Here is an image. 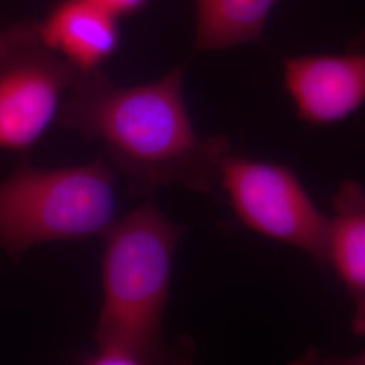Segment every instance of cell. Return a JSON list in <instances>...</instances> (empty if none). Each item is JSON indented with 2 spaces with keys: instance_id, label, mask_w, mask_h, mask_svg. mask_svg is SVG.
<instances>
[{
  "instance_id": "cell-4",
  "label": "cell",
  "mask_w": 365,
  "mask_h": 365,
  "mask_svg": "<svg viewBox=\"0 0 365 365\" xmlns=\"http://www.w3.org/2000/svg\"><path fill=\"white\" fill-rule=\"evenodd\" d=\"M218 184L247 229L327 265L330 217L317 207L291 168L230 153L222 163Z\"/></svg>"
},
{
  "instance_id": "cell-10",
  "label": "cell",
  "mask_w": 365,
  "mask_h": 365,
  "mask_svg": "<svg viewBox=\"0 0 365 365\" xmlns=\"http://www.w3.org/2000/svg\"><path fill=\"white\" fill-rule=\"evenodd\" d=\"M90 1L117 18L137 13L143 10L149 3V0H90Z\"/></svg>"
},
{
  "instance_id": "cell-7",
  "label": "cell",
  "mask_w": 365,
  "mask_h": 365,
  "mask_svg": "<svg viewBox=\"0 0 365 365\" xmlns=\"http://www.w3.org/2000/svg\"><path fill=\"white\" fill-rule=\"evenodd\" d=\"M117 16L90 0H61L38 22L41 37L78 72L101 69L119 46Z\"/></svg>"
},
{
  "instance_id": "cell-8",
  "label": "cell",
  "mask_w": 365,
  "mask_h": 365,
  "mask_svg": "<svg viewBox=\"0 0 365 365\" xmlns=\"http://www.w3.org/2000/svg\"><path fill=\"white\" fill-rule=\"evenodd\" d=\"M327 264L352 302L353 331L365 337V190L354 180L342 182L333 199Z\"/></svg>"
},
{
  "instance_id": "cell-11",
  "label": "cell",
  "mask_w": 365,
  "mask_h": 365,
  "mask_svg": "<svg viewBox=\"0 0 365 365\" xmlns=\"http://www.w3.org/2000/svg\"><path fill=\"white\" fill-rule=\"evenodd\" d=\"M327 364H341V365H365V349L361 352L356 353L352 356H344V357H331L327 359Z\"/></svg>"
},
{
  "instance_id": "cell-1",
  "label": "cell",
  "mask_w": 365,
  "mask_h": 365,
  "mask_svg": "<svg viewBox=\"0 0 365 365\" xmlns=\"http://www.w3.org/2000/svg\"><path fill=\"white\" fill-rule=\"evenodd\" d=\"M182 81V68L133 87L113 84L102 69L78 72L57 122L88 143L103 145L137 195L170 185L209 194L232 146L225 135L196 133Z\"/></svg>"
},
{
  "instance_id": "cell-5",
  "label": "cell",
  "mask_w": 365,
  "mask_h": 365,
  "mask_svg": "<svg viewBox=\"0 0 365 365\" xmlns=\"http://www.w3.org/2000/svg\"><path fill=\"white\" fill-rule=\"evenodd\" d=\"M76 73L46 46L38 22L0 29V150L25 152L38 143Z\"/></svg>"
},
{
  "instance_id": "cell-6",
  "label": "cell",
  "mask_w": 365,
  "mask_h": 365,
  "mask_svg": "<svg viewBox=\"0 0 365 365\" xmlns=\"http://www.w3.org/2000/svg\"><path fill=\"white\" fill-rule=\"evenodd\" d=\"M284 86L303 122L339 123L364 105L365 52L288 57Z\"/></svg>"
},
{
  "instance_id": "cell-12",
  "label": "cell",
  "mask_w": 365,
  "mask_h": 365,
  "mask_svg": "<svg viewBox=\"0 0 365 365\" xmlns=\"http://www.w3.org/2000/svg\"><path fill=\"white\" fill-rule=\"evenodd\" d=\"M349 51H357V52H365V30L357 37L354 38L352 43L349 45Z\"/></svg>"
},
{
  "instance_id": "cell-2",
  "label": "cell",
  "mask_w": 365,
  "mask_h": 365,
  "mask_svg": "<svg viewBox=\"0 0 365 365\" xmlns=\"http://www.w3.org/2000/svg\"><path fill=\"white\" fill-rule=\"evenodd\" d=\"M185 233L153 200L117 220L106 232L103 300L91 365L161 364L170 360L163 337L172 268Z\"/></svg>"
},
{
  "instance_id": "cell-9",
  "label": "cell",
  "mask_w": 365,
  "mask_h": 365,
  "mask_svg": "<svg viewBox=\"0 0 365 365\" xmlns=\"http://www.w3.org/2000/svg\"><path fill=\"white\" fill-rule=\"evenodd\" d=\"M194 53L218 52L260 41L279 0H195Z\"/></svg>"
},
{
  "instance_id": "cell-3",
  "label": "cell",
  "mask_w": 365,
  "mask_h": 365,
  "mask_svg": "<svg viewBox=\"0 0 365 365\" xmlns=\"http://www.w3.org/2000/svg\"><path fill=\"white\" fill-rule=\"evenodd\" d=\"M117 203L115 175L102 157L52 170L22 164L0 182V250L19 260L43 244L105 235Z\"/></svg>"
}]
</instances>
